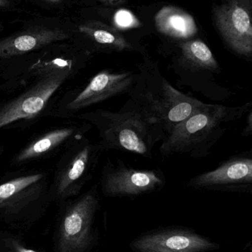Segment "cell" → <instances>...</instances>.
<instances>
[{"instance_id": "6da1fadb", "label": "cell", "mask_w": 252, "mask_h": 252, "mask_svg": "<svg viewBox=\"0 0 252 252\" xmlns=\"http://www.w3.org/2000/svg\"><path fill=\"white\" fill-rule=\"evenodd\" d=\"M80 118L96 127L104 151H123L152 158L155 145L167 136L156 121L131 97L117 112L99 109Z\"/></svg>"}, {"instance_id": "7a4b0ae2", "label": "cell", "mask_w": 252, "mask_h": 252, "mask_svg": "<svg viewBox=\"0 0 252 252\" xmlns=\"http://www.w3.org/2000/svg\"><path fill=\"white\" fill-rule=\"evenodd\" d=\"M252 106L251 101L238 106L205 103L161 142L160 154L164 157L174 154L193 158L208 157L229 127L240 121Z\"/></svg>"}, {"instance_id": "3957f363", "label": "cell", "mask_w": 252, "mask_h": 252, "mask_svg": "<svg viewBox=\"0 0 252 252\" xmlns=\"http://www.w3.org/2000/svg\"><path fill=\"white\" fill-rule=\"evenodd\" d=\"M128 95L156 121L167 136L205 105L175 88L158 68L152 66L141 68L137 81Z\"/></svg>"}, {"instance_id": "277c9868", "label": "cell", "mask_w": 252, "mask_h": 252, "mask_svg": "<svg viewBox=\"0 0 252 252\" xmlns=\"http://www.w3.org/2000/svg\"><path fill=\"white\" fill-rule=\"evenodd\" d=\"M166 182L161 169L135 168L120 158L115 162L108 158L101 172V190L107 197H136L159 192Z\"/></svg>"}, {"instance_id": "5b68a950", "label": "cell", "mask_w": 252, "mask_h": 252, "mask_svg": "<svg viewBox=\"0 0 252 252\" xmlns=\"http://www.w3.org/2000/svg\"><path fill=\"white\" fill-rule=\"evenodd\" d=\"M99 207L97 186L93 187L67 210L59 232V252H82L91 242L92 226Z\"/></svg>"}, {"instance_id": "8992f818", "label": "cell", "mask_w": 252, "mask_h": 252, "mask_svg": "<svg viewBox=\"0 0 252 252\" xmlns=\"http://www.w3.org/2000/svg\"><path fill=\"white\" fill-rule=\"evenodd\" d=\"M103 151L99 143H91L86 138H80L56 172V193L65 196L79 192L93 178Z\"/></svg>"}, {"instance_id": "52a82bcc", "label": "cell", "mask_w": 252, "mask_h": 252, "mask_svg": "<svg viewBox=\"0 0 252 252\" xmlns=\"http://www.w3.org/2000/svg\"><path fill=\"white\" fill-rule=\"evenodd\" d=\"M186 187L221 192H250L252 189V152L232 156L214 170L192 178Z\"/></svg>"}, {"instance_id": "ba28073f", "label": "cell", "mask_w": 252, "mask_h": 252, "mask_svg": "<svg viewBox=\"0 0 252 252\" xmlns=\"http://www.w3.org/2000/svg\"><path fill=\"white\" fill-rule=\"evenodd\" d=\"M71 74L60 71L41 76L28 91L0 106V129L16 121L36 116Z\"/></svg>"}, {"instance_id": "9c48e42d", "label": "cell", "mask_w": 252, "mask_h": 252, "mask_svg": "<svg viewBox=\"0 0 252 252\" xmlns=\"http://www.w3.org/2000/svg\"><path fill=\"white\" fill-rule=\"evenodd\" d=\"M139 74L133 72L104 70L96 74L87 86L70 102L68 109L79 111L106 101L112 97L128 94L137 81Z\"/></svg>"}, {"instance_id": "30bf717a", "label": "cell", "mask_w": 252, "mask_h": 252, "mask_svg": "<svg viewBox=\"0 0 252 252\" xmlns=\"http://www.w3.org/2000/svg\"><path fill=\"white\" fill-rule=\"evenodd\" d=\"M244 0H233L217 9V25L229 47L246 58L252 53L251 12Z\"/></svg>"}, {"instance_id": "8fae6325", "label": "cell", "mask_w": 252, "mask_h": 252, "mask_svg": "<svg viewBox=\"0 0 252 252\" xmlns=\"http://www.w3.org/2000/svg\"><path fill=\"white\" fill-rule=\"evenodd\" d=\"M210 240L190 231L167 229L147 234L133 241L136 252H205L218 248Z\"/></svg>"}, {"instance_id": "7c38bea8", "label": "cell", "mask_w": 252, "mask_h": 252, "mask_svg": "<svg viewBox=\"0 0 252 252\" xmlns=\"http://www.w3.org/2000/svg\"><path fill=\"white\" fill-rule=\"evenodd\" d=\"M68 38L69 34L62 30L44 27L31 28L0 40V59L25 54Z\"/></svg>"}, {"instance_id": "4fadbf2b", "label": "cell", "mask_w": 252, "mask_h": 252, "mask_svg": "<svg viewBox=\"0 0 252 252\" xmlns=\"http://www.w3.org/2000/svg\"><path fill=\"white\" fill-rule=\"evenodd\" d=\"M85 130H81V129L74 127H65L48 132L22 150L19 154L16 155L14 161L19 164L45 155L47 153L56 149L57 147L64 143L67 139L72 137L75 133H83V131L84 132Z\"/></svg>"}, {"instance_id": "5bb4252c", "label": "cell", "mask_w": 252, "mask_h": 252, "mask_svg": "<svg viewBox=\"0 0 252 252\" xmlns=\"http://www.w3.org/2000/svg\"><path fill=\"white\" fill-rule=\"evenodd\" d=\"M156 22L160 31L173 36L186 38L191 36L196 31L192 17L178 9L161 10L157 16Z\"/></svg>"}, {"instance_id": "9a60e30c", "label": "cell", "mask_w": 252, "mask_h": 252, "mask_svg": "<svg viewBox=\"0 0 252 252\" xmlns=\"http://www.w3.org/2000/svg\"><path fill=\"white\" fill-rule=\"evenodd\" d=\"M42 173L28 175L16 178L0 185V205L29 190L31 188L42 180Z\"/></svg>"}, {"instance_id": "2e32d148", "label": "cell", "mask_w": 252, "mask_h": 252, "mask_svg": "<svg viewBox=\"0 0 252 252\" xmlns=\"http://www.w3.org/2000/svg\"><path fill=\"white\" fill-rule=\"evenodd\" d=\"M80 31L83 33L90 35L96 42L104 45H109L112 48L116 50H124V49L130 47V46L123 39L117 38L113 34L105 30H93L90 27L81 26Z\"/></svg>"}, {"instance_id": "e0dca14e", "label": "cell", "mask_w": 252, "mask_h": 252, "mask_svg": "<svg viewBox=\"0 0 252 252\" xmlns=\"http://www.w3.org/2000/svg\"><path fill=\"white\" fill-rule=\"evenodd\" d=\"M115 21L118 25L126 28V27H130L133 25L134 19L130 12L126 11V10H120L115 16Z\"/></svg>"}, {"instance_id": "ac0fdd59", "label": "cell", "mask_w": 252, "mask_h": 252, "mask_svg": "<svg viewBox=\"0 0 252 252\" xmlns=\"http://www.w3.org/2000/svg\"><path fill=\"white\" fill-rule=\"evenodd\" d=\"M247 125L242 132V136L250 137L252 133V108L247 113Z\"/></svg>"}, {"instance_id": "d6986e66", "label": "cell", "mask_w": 252, "mask_h": 252, "mask_svg": "<svg viewBox=\"0 0 252 252\" xmlns=\"http://www.w3.org/2000/svg\"><path fill=\"white\" fill-rule=\"evenodd\" d=\"M13 247H14V252H37L32 250H28L19 244H15Z\"/></svg>"}, {"instance_id": "ffe728a7", "label": "cell", "mask_w": 252, "mask_h": 252, "mask_svg": "<svg viewBox=\"0 0 252 252\" xmlns=\"http://www.w3.org/2000/svg\"><path fill=\"white\" fill-rule=\"evenodd\" d=\"M9 5H10V1L8 0H0V8L8 7Z\"/></svg>"}, {"instance_id": "44dd1931", "label": "cell", "mask_w": 252, "mask_h": 252, "mask_svg": "<svg viewBox=\"0 0 252 252\" xmlns=\"http://www.w3.org/2000/svg\"><path fill=\"white\" fill-rule=\"evenodd\" d=\"M43 1H46V2L51 3V4H56V3L61 2L62 0H43Z\"/></svg>"}, {"instance_id": "7402d4cb", "label": "cell", "mask_w": 252, "mask_h": 252, "mask_svg": "<svg viewBox=\"0 0 252 252\" xmlns=\"http://www.w3.org/2000/svg\"><path fill=\"white\" fill-rule=\"evenodd\" d=\"M3 148L2 147L0 146V155H1V153H2Z\"/></svg>"}, {"instance_id": "603a6c76", "label": "cell", "mask_w": 252, "mask_h": 252, "mask_svg": "<svg viewBox=\"0 0 252 252\" xmlns=\"http://www.w3.org/2000/svg\"><path fill=\"white\" fill-rule=\"evenodd\" d=\"M102 1H109V0H102Z\"/></svg>"}, {"instance_id": "cb8c5ba5", "label": "cell", "mask_w": 252, "mask_h": 252, "mask_svg": "<svg viewBox=\"0 0 252 252\" xmlns=\"http://www.w3.org/2000/svg\"><path fill=\"white\" fill-rule=\"evenodd\" d=\"M1 24L0 23V29H1Z\"/></svg>"}]
</instances>
